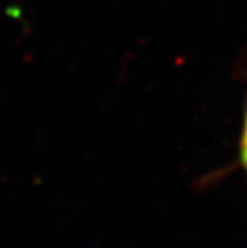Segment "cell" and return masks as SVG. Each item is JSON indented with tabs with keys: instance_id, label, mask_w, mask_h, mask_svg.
<instances>
[{
	"instance_id": "1",
	"label": "cell",
	"mask_w": 247,
	"mask_h": 248,
	"mask_svg": "<svg viewBox=\"0 0 247 248\" xmlns=\"http://www.w3.org/2000/svg\"><path fill=\"white\" fill-rule=\"evenodd\" d=\"M239 163L247 176V103L243 117V128H241V136H239Z\"/></svg>"
}]
</instances>
